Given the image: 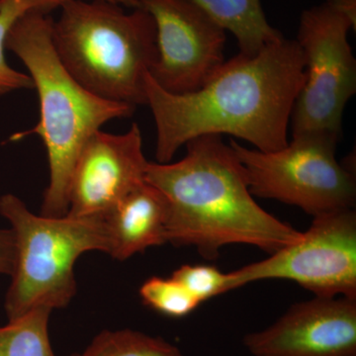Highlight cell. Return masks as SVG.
<instances>
[{
    "label": "cell",
    "instance_id": "obj_1",
    "mask_svg": "<svg viewBox=\"0 0 356 356\" xmlns=\"http://www.w3.org/2000/svg\"><path fill=\"white\" fill-rule=\"evenodd\" d=\"M305 57L296 40L280 38L224 62L202 88L175 95L147 74L146 104L156 128V158L172 161L204 135H231L264 153L287 146L288 126L305 81Z\"/></svg>",
    "mask_w": 356,
    "mask_h": 356
},
{
    "label": "cell",
    "instance_id": "obj_2",
    "mask_svg": "<svg viewBox=\"0 0 356 356\" xmlns=\"http://www.w3.org/2000/svg\"><path fill=\"white\" fill-rule=\"evenodd\" d=\"M185 146L187 153L177 163L147 168L146 181L168 201L166 242L196 248L204 259H215L232 243L273 254L301 238V232L255 202L245 168L222 136H200Z\"/></svg>",
    "mask_w": 356,
    "mask_h": 356
},
{
    "label": "cell",
    "instance_id": "obj_3",
    "mask_svg": "<svg viewBox=\"0 0 356 356\" xmlns=\"http://www.w3.org/2000/svg\"><path fill=\"white\" fill-rule=\"evenodd\" d=\"M51 24L49 13H25L9 31L6 50L13 51L28 70L40 107L37 125L14 134L11 140L29 135L41 138L50 172L41 215L57 218L69 211L70 177L86 140L104 124L132 116L136 107L98 97L76 81L56 53Z\"/></svg>",
    "mask_w": 356,
    "mask_h": 356
},
{
    "label": "cell",
    "instance_id": "obj_4",
    "mask_svg": "<svg viewBox=\"0 0 356 356\" xmlns=\"http://www.w3.org/2000/svg\"><path fill=\"white\" fill-rule=\"evenodd\" d=\"M60 9L51 38L72 77L103 99L146 104V79L158 53L152 16L105 0H69Z\"/></svg>",
    "mask_w": 356,
    "mask_h": 356
},
{
    "label": "cell",
    "instance_id": "obj_5",
    "mask_svg": "<svg viewBox=\"0 0 356 356\" xmlns=\"http://www.w3.org/2000/svg\"><path fill=\"white\" fill-rule=\"evenodd\" d=\"M0 215L10 224L15 248L4 304L8 321L34 309L65 308L76 293L74 264L79 257L91 250L109 254L104 218L34 214L10 193L0 197Z\"/></svg>",
    "mask_w": 356,
    "mask_h": 356
},
{
    "label": "cell",
    "instance_id": "obj_6",
    "mask_svg": "<svg viewBox=\"0 0 356 356\" xmlns=\"http://www.w3.org/2000/svg\"><path fill=\"white\" fill-rule=\"evenodd\" d=\"M339 138L327 134L293 136L278 151L264 153L231 140L245 168L250 193L301 208L313 217L353 209L355 173L337 163Z\"/></svg>",
    "mask_w": 356,
    "mask_h": 356
},
{
    "label": "cell",
    "instance_id": "obj_7",
    "mask_svg": "<svg viewBox=\"0 0 356 356\" xmlns=\"http://www.w3.org/2000/svg\"><path fill=\"white\" fill-rule=\"evenodd\" d=\"M355 30L325 3L306 9L296 41L305 57V81L293 108V136L341 137L344 108L356 92V60L348 43Z\"/></svg>",
    "mask_w": 356,
    "mask_h": 356
},
{
    "label": "cell",
    "instance_id": "obj_8",
    "mask_svg": "<svg viewBox=\"0 0 356 356\" xmlns=\"http://www.w3.org/2000/svg\"><path fill=\"white\" fill-rule=\"evenodd\" d=\"M269 280L294 281L317 297L356 299L355 211L314 217L310 228L296 243L228 273V292Z\"/></svg>",
    "mask_w": 356,
    "mask_h": 356
},
{
    "label": "cell",
    "instance_id": "obj_9",
    "mask_svg": "<svg viewBox=\"0 0 356 356\" xmlns=\"http://www.w3.org/2000/svg\"><path fill=\"white\" fill-rule=\"evenodd\" d=\"M138 1L156 25L154 83L175 95L202 88L224 64L226 30L189 0Z\"/></svg>",
    "mask_w": 356,
    "mask_h": 356
},
{
    "label": "cell",
    "instance_id": "obj_10",
    "mask_svg": "<svg viewBox=\"0 0 356 356\" xmlns=\"http://www.w3.org/2000/svg\"><path fill=\"white\" fill-rule=\"evenodd\" d=\"M149 163L138 124L123 134H92L72 170L67 216L104 218L129 192L146 182Z\"/></svg>",
    "mask_w": 356,
    "mask_h": 356
},
{
    "label": "cell",
    "instance_id": "obj_11",
    "mask_svg": "<svg viewBox=\"0 0 356 356\" xmlns=\"http://www.w3.org/2000/svg\"><path fill=\"white\" fill-rule=\"evenodd\" d=\"M243 346L254 356H356V299L300 302L273 325L247 334Z\"/></svg>",
    "mask_w": 356,
    "mask_h": 356
},
{
    "label": "cell",
    "instance_id": "obj_12",
    "mask_svg": "<svg viewBox=\"0 0 356 356\" xmlns=\"http://www.w3.org/2000/svg\"><path fill=\"white\" fill-rule=\"evenodd\" d=\"M104 220L110 236L108 254L117 261H126L147 248L168 243V201L149 182L129 192Z\"/></svg>",
    "mask_w": 356,
    "mask_h": 356
},
{
    "label": "cell",
    "instance_id": "obj_13",
    "mask_svg": "<svg viewBox=\"0 0 356 356\" xmlns=\"http://www.w3.org/2000/svg\"><path fill=\"white\" fill-rule=\"evenodd\" d=\"M236 37L240 53H257L283 35L269 24L261 0H189Z\"/></svg>",
    "mask_w": 356,
    "mask_h": 356
},
{
    "label": "cell",
    "instance_id": "obj_14",
    "mask_svg": "<svg viewBox=\"0 0 356 356\" xmlns=\"http://www.w3.org/2000/svg\"><path fill=\"white\" fill-rule=\"evenodd\" d=\"M51 313L49 309H34L0 325V356H57L49 336Z\"/></svg>",
    "mask_w": 356,
    "mask_h": 356
},
{
    "label": "cell",
    "instance_id": "obj_15",
    "mask_svg": "<svg viewBox=\"0 0 356 356\" xmlns=\"http://www.w3.org/2000/svg\"><path fill=\"white\" fill-rule=\"evenodd\" d=\"M79 356H184L161 337L133 330L103 331Z\"/></svg>",
    "mask_w": 356,
    "mask_h": 356
},
{
    "label": "cell",
    "instance_id": "obj_16",
    "mask_svg": "<svg viewBox=\"0 0 356 356\" xmlns=\"http://www.w3.org/2000/svg\"><path fill=\"white\" fill-rule=\"evenodd\" d=\"M140 296L147 307L170 318L186 317L201 304L172 277L149 278L140 288Z\"/></svg>",
    "mask_w": 356,
    "mask_h": 356
},
{
    "label": "cell",
    "instance_id": "obj_17",
    "mask_svg": "<svg viewBox=\"0 0 356 356\" xmlns=\"http://www.w3.org/2000/svg\"><path fill=\"white\" fill-rule=\"evenodd\" d=\"M31 10H40L31 0H0V96L33 88L29 74L11 67L6 58L9 31L21 16Z\"/></svg>",
    "mask_w": 356,
    "mask_h": 356
},
{
    "label": "cell",
    "instance_id": "obj_18",
    "mask_svg": "<svg viewBox=\"0 0 356 356\" xmlns=\"http://www.w3.org/2000/svg\"><path fill=\"white\" fill-rule=\"evenodd\" d=\"M172 278L181 283L200 303L228 292V273L212 266L185 264L172 273Z\"/></svg>",
    "mask_w": 356,
    "mask_h": 356
},
{
    "label": "cell",
    "instance_id": "obj_19",
    "mask_svg": "<svg viewBox=\"0 0 356 356\" xmlns=\"http://www.w3.org/2000/svg\"><path fill=\"white\" fill-rule=\"evenodd\" d=\"M14 238L10 229H0V274L10 276L13 270Z\"/></svg>",
    "mask_w": 356,
    "mask_h": 356
},
{
    "label": "cell",
    "instance_id": "obj_20",
    "mask_svg": "<svg viewBox=\"0 0 356 356\" xmlns=\"http://www.w3.org/2000/svg\"><path fill=\"white\" fill-rule=\"evenodd\" d=\"M31 1L38 6L40 10L50 13L51 10L60 8L62 4L69 1V0H31ZM105 1L118 4V6L125 7V8L135 9L140 7L138 0H105Z\"/></svg>",
    "mask_w": 356,
    "mask_h": 356
},
{
    "label": "cell",
    "instance_id": "obj_21",
    "mask_svg": "<svg viewBox=\"0 0 356 356\" xmlns=\"http://www.w3.org/2000/svg\"><path fill=\"white\" fill-rule=\"evenodd\" d=\"M325 3L348 18L356 29V0H325Z\"/></svg>",
    "mask_w": 356,
    "mask_h": 356
}]
</instances>
